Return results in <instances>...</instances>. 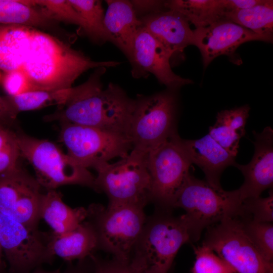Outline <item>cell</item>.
<instances>
[{"mask_svg":"<svg viewBox=\"0 0 273 273\" xmlns=\"http://www.w3.org/2000/svg\"><path fill=\"white\" fill-rule=\"evenodd\" d=\"M207 230L202 245L215 252L234 273H273V263L248 237L239 216L225 218Z\"/></svg>","mask_w":273,"mask_h":273,"instance_id":"9","label":"cell"},{"mask_svg":"<svg viewBox=\"0 0 273 273\" xmlns=\"http://www.w3.org/2000/svg\"><path fill=\"white\" fill-rule=\"evenodd\" d=\"M16 140V132L0 124V150L6 148Z\"/></svg>","mask_w":273,"mask_h":273,"instance_id":"37","label":"cell"},{"mask_svg":"<svg viewBox=\"0 0 273 273\" xmlns=\"http://www.w3.org/2000/svg\"><path fill=\"white\" fill-rule=\"evenodd\" d=\"M183 146L192 164L203 171L206 181L217 190L222 188L220 178L228 166H234L236 157L219 145L208 133L197 140L181 139Z\"/></svg>","mask_w":273,"mask_h":273,"instance_id":"18","label":"cell"},{"mask_svg":"<svg viewBox=\"0 0 273 273\" xmlns=\"http://www.w3.org/2000/svg\"><path fill=\"white\" fill-rule=\"evenodd\" d=\"M2 83L7 96L10 97L35 90L28 77L21 69L4 72Z\"/></svg>","mask_w":273,"mask_h":273,"instance_id":"32","label":"cell"},{"mask_svg":"<svg viewBox=\"0 0 273 273\" xmlns=\"http://www.w3.org/2000/svg\"><path fill=\"white\" fill-rule=\"evenodd\" d=\"M242 213L251 219L260 222L273 221V192L270 189L268 196L247 199L242 201Z\"/></svg>","mask_w":273,"mask_h":273,"instance_id":"30","label":"cell"},{"mask_svg":"<svg viewBox=\"0 0 273 273\" xmlns=\"http://www.w3.org/2000/svg\"><path fill=\"white\" fill-rule=\"evenodd\" d=\"M195 260L189 273H234L223 260L202 244L194 248Z\"/></svg>","mask_w":273,"mask_h":273,"instance_id":"29","label":"cell"},{"mask_svg":"<svg viewBox=\"0 0 273 273\" xmlns=\"http://www.w3.org/2000/svg\"><path fill=\"white\" fill-rule=\"evenodd\" d=\"M164 7L179 13L196 28L223 20L225 15L223 0H172L165 1Z\"/></svg>","mask_w":273,"mask_h":273,"instance_id":"23","label":"cell"},{"mask_svg":"<svg viewBox=\"0 0 273 273\" xmlns=\"http://www.w3.org/2000/svg\"><path fill=\"white\" fill-rule=\"evenodd\" d=\"M254 153L247 164L234 165L244 177L243 185L237 189L240 199L260 197L261 193L273 185V130L267 126L261 132H253Z\"/></svg>","mask_w":273,"mask_h":273,"instance_id":"16","label":"cell"},{"mask_svg":"<svg viewBox=\"0 0 273 273\" xmlns=\"http://www.w3.org/2000/svg\"><path fill=\"white\" fill-rule=\"evenodd\" d=\"M20 64L19 69L35 90H57L72 87L89 69L115 67L120 63L94 61L66 41L30 27L21 48Z\"/></svg>","mask_w":273,"mask_h":273,"instance_id":"1","label":"cell"},{"mask_svg":"<svg viewBox=\"0 0 273 273\" xmlns=\"http://www.w3.org/2000/svg\"><path fill=\"white\" fill-rule=\"evenodd\" d=\"M3 251L0 244V271L3 270V269L5 267V263L3 259Z\"/></svg>","mask_w":273,"mask_h":273,"instance_id":"39","label":"cell"},{"mask_svg":"<svg viewBox=\"0 0 273 273\" xmlns=\"http://www.w3.org/2000/svg\"><path fill=\"white\" fill-rule=\"evenodd\" d=\"M82 21L83 33L93 42L102 44L112 43L105 26V12L102 1L98 0H69Z\"/></svg>","mask_w":273,"mask_h":273,"instance_id":"24","label":"cell"},{"mask_svg":"<svg viewBox=\"0 0 273 273\" xmlns=\"http://www.w3.org/2000/svg\"><path fill=\"white\" fill-rule=\"evenodd\" d=\"M0 244L12 273H31L54 258L48 250L44 232L1 212Z\"/></svg>","mask_w":273,"mask_h":273,"instance_id":"12","label":"cell"},{"mask_svg":"<svg viewBox=\"0 0 273 273\" xmlns=\"http://www.w3.org/2000/svg\"><path fill=\"white\" fill-rule=\"evenodd\" d=\"M93 267L92 273H139L133 269L128 262L115 258L110 260H103L94 254L90 256Z\"/></svg>","mask_w":273,"mask_h":273,"instance_id":"33","label":"cell"},{"mask_svg":"<svg viewBox=\"0 0 273 273\" xmlns=\"http://www.w3.org/2000/svg\"><path fill=\"white\" fill-rule=\"evenodd\" d=\"M106 70L104 67L95 69L85 82L73 87L65 104L45 116L44 120L93 127L128 136L135 100L113 83L103 89L101 78Z\"/></svg>","mask_w":273,"mask_h":273,"instance_id":"2","label":"cell"},{"mask_svg":"<svg viewBox=\"0 0 273 273\" xmlns=\"http://www.w3.org/2000/svg\"><path fill=\"white\" fill-rule=\"evenodd\" d=\"M193 44L199 50L204 68L216 57L231 55L242 44L259 40L272 42V36L257 34L231 21L221 20L193 30Z\"/></svg>","mask_w":273,"mask_h":273,"instance_id":"15","label":"cell"},{"mask_svg":"<svg viewBox=\"0 0 273 273\" xmlns=\"http://www.w3.org/2000/svg\"><path fill=\"white\" fill-rule=\"evenodd\" d=\"M250 110L248 105L224 110L217 113L216 122L222 124L243 137L245 134V125Z\"/></svg>","mask_w":273,"mask_h":273,"instance_id":"31","label":"cell"},{"mask_svg":"<svg viewBox=\"0 0 273 273\" xmlns=\"http://www.w3.org/2000/svg\"><path fill=\"white\" fill-rule=\"evenodd\" d=\"M20 156L33 166L36 179L47 190L61 186L77 185L97 191L95 176L64 154L54 143L16 132Z\"/></svg>","mask_w":273,"mask_h":273,"instance_id":"5","label":"cell"},{"mask_svg":"<svg viewBox=\"0 0 273 273\" xmlns=\"http://www.w3.org/2000/svg\"><path fill=\"white\" fill-rule=\"evenodd\" d=\"M142 26L159 40L173 55L193 45L194 33L188 21L179 13L166 9L140 18Z\"/></svg>","mask_w":273,"mask_h":273,"instance_id":"17","label":"cell"},{"mask_svg":"<svg viewBox=\"0 0 273 273\" xmlns=\"http://www.w3.org/2000/svg\"><path fill=\"white\" fill-rule=\"evenodd\" d=\"M244 230L260 253L268 261L273 260V225L271 222L255 221L249 217L239 216Z\"/></svg>","mask_w":273,"mask_h":273,"instance_id":"27","label":"cell"},{"mask_svg":"<svg viewBox=\"0 0 273 273\" xmlns=\"http://www.w3.org/2000/svg\"><path fill=\"white\" fill-rule=\"evenodd\" d=\"M168 90L135 99L128 136L132 149L148 154L176 129V100Z\"/></svg>","mask_w":273,"mask_h":273,"instance_id":"8","label":"cell"},{"mask_svg":"<svg viewBox=\"0 0 273 273\" xmlns=\"http://www.w3.org/2000/svg\"><path fill=\"white\" fill-rule=\"evenodd\" d=\"M147 155L132 149L119 161L105 162L94 168L97 172V191L107 195L108 206L135 205L145 207L150 202L151 179Z\"/></svg>","mask_w":273,"mask_h":273,"instance_id":"6","label":"cell"},{"mask_svg":"<svg viewBox=\"0 0 273 273\" xmlns=\"http://www.w3.org/2000/svg\"><path fill=\"white\" fill-rule=\"evenodd\" d=\"M92 262L89 257L78 260L76 265L69 264L63 273H92Z\"/></svg>","mask_w":273,"mask_h":273,"instance_id":"36","label":"cell"},{"mask_svg":"<svg viewBox=\"0 0 273 273\" xmlns=\"http://www.w3.org/2000/svg\"><path fill=\"white\" fill-rule=\"evenodd\" d=\"M20 151L16 140L6 148L0 150V177L8 174L19 168Z\"/></svg>","mask_w":273,"mask_h":273,"instance_id":"34","label":"cell"},{"mask_svg":"<svg viewBox=\"0 0 273 273\" xmlns=\"http://www.w3.org/2000/svg\"><path fill=\"white\" fill-rule=\"evenodd\" d=\"M59 138L67 148V154L87 169H94L116 157H125L132 149L126 135L74 124H61Z\"/></svg>","mask_w":273,"mask_h":273,"instance_id":"11","label":"cell"},{"mask_svg":"<svg viewBox=\"0 0 273 273\" xmlns=\"http://www.w3.org/2000/svg\"><path fill=\"white\" fill-rule=\"evenodd\" d=\"M224 20L235 23L257 34L272 36L273 1L262 0L261 3L253 7L228 14Z\"/></svg>","mask_w":273,"mask_h":273,"instance_id":"25","label":"cell"},{"mask_svg":"<svg viewBox=\"0 0 273 273\" xmlns=\"http://www.w3.org/2000/svg\"><path fill=\"white\" fill-rule=\"evenodd\" d=\"M39 215L51 228L52 232L61 235L77 228L87 217V209L72 208L62 200V194L56 190H47L40 198Z\"/></svg>","mask_w":273,"mask_h":273,"instance_id":"21","label":"cell"},{"mask_svg":"<svg viewBox=\"0 0 273 273\" xmlns=\"http://www.w3.org/2000/svg\"><path fill=\"white\" fill-rule=\"evenodd\" d=\"M44 236L51 254L66 261L84 259L98 250L95 231L87 219L68 233L58 235L51 231Z\"/></svg>","mask_w":273,"mask_h":273,"instance_id":"20","label":"cell"},{"mask_svg":"<svg viewBox=\"0 0 273 273\" xmlns=\"http://www.w3.org/2000/svg\"><path fill=\"white\" fill-rule=\"evenodd\" d=\"M0 77H1V73H0Z\"/></svg>","mask_w":273,"mask_h":273,"instance_id":"40","label":"cell"},{"mask_svg":"<svg viewBox=\"0 0 273 273\" xmlns=\"http://www.w3.org/2000/svg\"><path fill=\"white\" fill-rule=\"evenodd\" d=\"M52 19L82 27L80 16L69 0H31Z\"/></svg>","mask_w":273,"mask_h":273,"instance_id":"28","label":"cell"},{"mask_svg":"<svg viewBox=\"0 0 273 273\" xmlns=\"http://www.w3.org/2000/svg\"><path fill=\"white\" fill-rule=\"evenodd\" d=\"M172 53L141 26L136 34L131 60V74L134 78L153 74L161 84L174 92L181 86L193 83L174 73L170 59Z\"/></svg>","mask_w":273,"mask_h":273,"instance_id":"14","label":"cell"},{"mask_svg":"<svg viewBox=\"0 0 273 273\" xmlns=\"http://www.w3.org/2000/svg\"><path fill=\"white\" fill-rule=\"evenodd\" d=\"M176 133L147 155V166L151 179L150 202L157 209L173 208L175 195L186 177L190 173L192 164Z\"/></svg>","mask_w":273,"mask_h":273,"instance_id":"10","label":"cell"},{"mask_svg":"<svg viewBox=\"0 0 273 273\" xmlns=\"http://www.w3.org/2000/svg\"><path fill=\"white\" fill-rule=\"evenodd\" d=\"M41 187L19 168L0 177V212L32 228H37Z\"/></svg>","mask_w":273,"mask_h":273,"instance_id":"13","label":"cell"},{"mask_svg":"<svg viewBox=\"0 0 273 273\" xmlns=\"http://www.w3.org/2000/svg\"><path fill=\"white\" fill-rule=\"evenodd\" d=\"M73 87L57 90H35L15 97L7 96L16 117L20 112L39 109L51 105H63L71 95Z\"/></svg>","mask_w":273,"mask_h":273,"instance_id":"26","label":"cell"},{"mask_svg":"<svg viewBox=\"0 0 273 273\" xmlns=\"http://www.w3.org/2000/svg\"><path fill=\"white\" fill-rule=\"evenodd\" d=\"M197 241L185 214L157 208L147 217L128 262L139 273H168L182 245Z\"/></svg>","mask_w":273,"mask_h":273,"instance_id":"3","label":"cell"},{"mask_svg":"<svg viewBox=\"0 0 273 273\" xmlns=\"http://www.w3.org/2000/svg\"><path fill=\"white\" fill-rule=\"evenodd\" d=\"M242 204L237 190H217L190 173L175 195L173 208H180L185 211L198 240L204 229L225 218L240 215Z\"/></svg>","mask_w":273,"mask_h":273,"instance_id":"4","label":"cell"},{"mask_svg":"<svg viewBox=\"0 0 273 273\" xmlns=\"http://www.w3.org/2000/svg\"><path fill=\"white\" fill-rule=\"evenodd\" d=\"M107 9L104 23L112 43L127 58L131 59L135 38L141 22L131 2L126 0L106 1Z\"/></svg>","mask_w":273,"mask_h":273,"instance_id":"19","label":"cell"},{"mask_svg":"<svg viewBox=\"0 0 273 273\" xmlns=\"http://www.w3.org/2000/svg\"><path fill=\"white\" fill-rule=\"evenodd\" d=\"M31 273H63V272L61 271L59 269L54 270H46L40 267L36 268Z\"/></svg>","mask_w":273,"mask_h":273,"instance_id":"38","label":"cell"},{"mask_svg":"<svg viewBox=\"0 0 273 273\" xmlns=\"http://www.w3.org/2000/svg\"><path fill=\"white\" fill-rule=\"evenodd\" d=\"M0 24L28 26L59 34L62 32L58 22L49 17L30 0H0Z\"/></svg>","mask_w":273,"mask_h":273,"instance_id":"22","label":"cell"},{"mask_svg":"<svg viewBox=\"0 0 273 273\" xmlns=\"http://www.w3.org/2000/svg\"><path fill=\"white\" fill-rule=\"evenodd\" d=\"M144 208L135 205H89L86 219L95 231L98 249L128 262L146 220Z\"/></svg>","mask_w":273,"mask_h":273,"instance_id":"7","label":"cell"},{"mask_svg":"<svg viewBox=\"0 0 273 273\" xmlns=\"http://www.w3.org/2000/svg\"><path fill=\"white\" fill-rule=\"evenodd\" d=\"M0 273H1V272H0Z\"/></svg>","mask_w":273,"mask_h":273,"instance_id":"41","label":"cell"},{"mask_svg":"<svg viewBox=\"0 0 273 273\" xmlns=\"http://www.w3.org/2000/svg\"><path fill=\"white\" fill-rule=\"evenodd\" d=\"M6 96H0V124L5 125L13 123L16 119Z\"/></svg>","mask_w":273,"mask_h":273,"instance_id":"35","label":"cell"}]
</instances>
